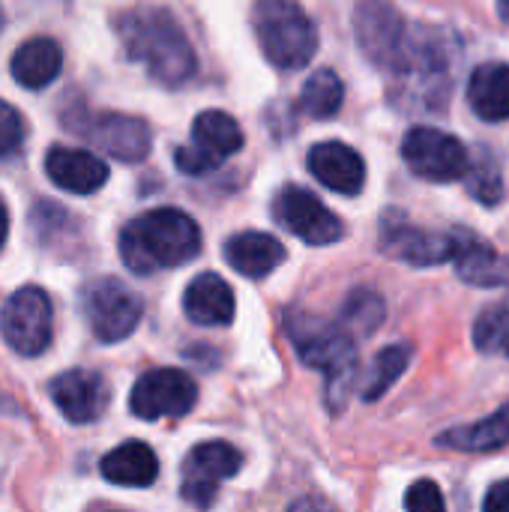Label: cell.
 I'll list each match as a JSON object with an SVG mask.
<instances>
[{"instance_id": "cell-1", "label": "cell", "mask_w": 509, "mask_h": 512, "mask_svg": "<svg viewBox=\"0 0 509 512\" xmlns=\"http://www.w3.org/2000/svg\"><path fill=\"white\" fill-rule=\"evenodd\" d=\"M114 27L126 57L141 63L153 81L165 87H180L195 75V48L171 9L135 6L120 12Z\"/></svg>"}, {"instance_id": "cell-2", "label": "cell", "mask_w": 509, "mask_h": 512, "mask_svg": "<svg viewBox=\"0 0 509 512\" xmlns=\"http://www.w3.org/2000/svg\"><path fill=\"white\" fill-rule=\"evenodd\" d=\"M285 333L291 345L297 348V357L321 369L327 378V408L333 414L348 408V396L357 384V348L354 333L345 330L342 321H324L318 315H309L303 309L285 312Z\"/></svg>"}, {"instance_id": "cell-3", "label": "cell", "mask_w": 509, "mask_h": 512, "mask_svg": "<svg viewBox=\"0 0 509 512\" xmlns=\"http://www.w3.org/2000/svg\"><path fill=\"white\" fill-rule=\"evenodd\" d=\"M198 252L201 228L192 216L174 207L147 210L120 231V258L138 276H150L162 267L189 264Z\"/></svg>"}, {"instance_id": "cell-4", "label": "cell", "mask_w": 509, "mask_h": 512, "mask_svg": "<svg viewBox=\"0 0 509 512\" xmlns=\"http://www.w3.org/2000/svg\"><path fill=\"white\" fill-rule=\"evenodd\" d=\"M252 30L276 69H303L318 51V30L297 0H255Z\"/></svg>"}, {"instance_id": "cell-5", "label": "cell", "mask_w": 509, "mask_h": 512, "mask_svg": "<svg viewBox=\"0 0 509 512\" xmlns=\"http://www.w3.org/2000/svg\"><path fill=\"white\" fill-rule=\"evenodd\" d=\"M354 36L360 51L384 72H399L408 54L411 27L387 0H363L354 9Z\"/></svg>"}, {"instance_id": "cell-6", "label": "cell", "mask_w": 509, "mask_h": 512, "mask_svg": "<svg viewBox=\"0 0 509 512\" xmlns=\"http://www.w3.org/2000/svg\"><path fill=\"white\" fill-rule=\"evenodd\" d=\"M0 333L6 345L21 357H39L48 351L54 336V312L51 300L42 288L24 285L18 288L0 312Z\"/></svg>"}, {"instance_id": "cell-7", "label": "cell", "mask_w": 509, "mask_h": 512, "mask_svg": "<svg viewBox=\"0 0 509 512\" xmlns=\"http://www.w3.org/2000/svg\"><path fill=\"white\" fill-rule=\"evenodd\" d=\"M243 144H246L243 129L231 114L201 111L192 123V144L174 150V165L189 177H201L216 171L234 153H240Z\"/></svg>"}, {"instance_id": "cell-8", "label": "cell", "mask_w": 509, "mask_h": 512, "mask_svg": "<svg viewBox=\"0 0 509 512\" xmlns=\"http://www.w3.org/2000/svg\"><path fill=\"white\" fill-rule=\"evenodd\" d=\"M402 159L420 180L429 183L465 180L471 165L468 147L459 138L447 135L444 129H432V126H417L405 135Z\"/></svg>"}, {"instance_id": "cell-9", "label": "cell", "mask_w": 509, "mask_h": 512, "mask_svg": "<svg viewBox=\"0 0 509 512\" xmlns=\"http://www.w3.org/2000/svg\"><path fill=\"white\" fill-rule=\"evenodd\" d=\"M84 315L93 336L105 345H114L135 333L144 315V303L120 279H96L84 288Z\"/></svg>"}, {"instance_id": "cell-10", "label": "cell", "mask_w": 509, "mask_h": 512, "mask_svg": "<svg viewBox=\"0 0 509 512\" xmlns=\"http://www.w3.org/2000/svg\"><path fill=\"white\" fill-rule=\"evenodd\" d=\"M273 216L285 231L309 246H327L345 237L342 219L303 186H282L273 198Z\"/></svg>"}, {"instance_id": "cell-11", "label": "cell", "mask_w": 509, "mask_h": 512, "mask_svg": "<svg viewBox=\"0 0 509 512\" xmlns=\"http://www.w3.org/2000/svg\"><path fill=\"white\" fill-rule=\"evenodd\" d=\"M198 402L195 381L180 369H150L144 372L129 396V411L144 420H162V417H186Z\"/></svg>"}, {"instance_id": "cell-12", "label": "cell", "mask_w": 509, "mask_h": 512, "mask_svg": "<svg viewBox=\"0 0 509 512\" xmlns=\"http://www.w3.org/2000/svg\"><path fill=\"white\" fill-rule=\"evenodd\" d=\"M381 252L411 264V267H435V264H447L456 255L459 237L456 231L450 234H438V231H423L417 225H411L408 219H402L399 213H387L381 219Z\"/></svg>"}, {"instance_id": "cell-13", "label": "cell", "mask_w": 509, "mask_h": 512, "mask_svg": "<svg viewBox=\"0 0 509 512\" xmlns=\"http://www.w3.org/2000/svg\"><path fill=\"white\" fill-rule=\"evenodd\" d=\"M243 468V456L237 447L225 444V441H204L198 444L186 462H183V483H180V495L186 504L192 507H210L216 501L219 483L237 477Z\"/></svg>"}, {"instance_id": "cell-14", "label": "cell", "mask_w": 509, "mask_h": 512, "mask_svg": "<svg viewBox=\"0 0 509 512\" xmlns=\"http://www.w3.org/2000/svg\"><path fill=\"white\" fill-rule=\"evenodd\" d=\"M78 132H84L96 150L108 153L117 162H141V159H147V153L153 147L150 126L132 114L105 111V114L90 117V123Z\"/></svg>"}, {"instance_id": "cell-15", "label": "cell", "mask_w": 509, "mask_h": 512, "mask_svg": "<svg viewBox=\"0 0 509 512\" xmlns=\"http://www.w3.org/2000/svg\"><path fill=\"white\" fill-rule=\"evenodd\" d=\"M48 393H51V402L57 405V411L75 426L96 423L111 402V390H108L105 378L96 372H87V369H72V372L57 375L51 381Z\"/></svg>"}, {"instance_id": "cell-16", "label": "cell", "mask_w": 509, "mask_h": 512, "mask_svg": "<svg viewBox=\"0 0 509 512\" xmlns=\"http://www.w3.org/2000/svg\"><path fill=\"white\" fill-rule=\"evenodd\" d=\"M306 165L312 177H318L327 189L339 195H360L366 186V162L363 156L342 141H321L309 150Z\"/></svg>"}, {"instance_id": "cell-17", "label": "cell", "mask_w": 509, "mask_h": 512, "mask_svg": "<svg viewBox=\"0 0 509 512\" xmlns=\"http://www.w3.org/2000/svg\"><path fill=\"white\" fill-rule=\"evenodd\" d=\"M45 174L48 180L72 195H93L108 183V165L78 147H51L45 156Z\"/></svg>"}, {"instance_id": "cell-18", "label": "cell", "mask_w": 509, "mask_h": 512, "mask_svg": "<svg viewBox=\"0 0 509 512\" xmlns=\"http://www.w3.org/2000/svg\"><path fill=\"white\" fill-rule=\"evenodd\" d=\"M459 246L453 255L456 273L474 288H509V255H501L492 243L471 231H456Z\"/></svg>"}, {"instance_id": "cell-19", "label": "cell", "mask_w": 509, "mask_h": 512, "mask_svg": "<svg viewBox=\"0 0 509 512\" xmlns=\"http://www.w3.org/2000/svg\"><path fill=\"white\" fill-rule=\"evenodd\" d=\"M183 312L192 324L228 327L237 315L234 291L219 273H201L183 291Z\"/></svg>"}, {"instance_id": "cell-20", "label": "cell", "mask_w": 509, "mask_h": 512, "mask_svg": "<svg viewBox=\"0 0 509 512\" xmlns=\"http://www.w3.org/2000/svg\"><path fill=\"white\" fill-rule=\"evenodd\" d=\"M285 258H288L285 246L273 234H264V231H243L225 243V261L240 276H249V279L270 276L276 267L285 264Z\"/></svg>"}, {"instance_id": "cell-21", "label": "cell", "mask_w": 509, "mask_h": 512, "mask_svg": "<svg viewBox=\"0 0 509 512\" xmlns=\"http://www.w3.org/2000/svg\"><path fill=\"white\" fill-rule=\"evenodd\" d=\"M99 471L108 483L126 489H147L159 477V459L144 441H126L114 447L102 462Z\"/></svg>"}, {"instance_id": "cell-22", "label": "cell", "mask_w": 509, "mask_h": 512, "mask_svg": "<svg viewBox=\"0 0 509 512\" xmlns=\"http://www.w3.org/2000/svg\"><path fill=\"white\" fill-rule=\"evenodd\" d=\"M60 66H63V51L48 36H33V39L21 42L9 60L12 78L27 90L48 87L60 75Z\"/></svg>"}, {"instance_id": "cell-23", "label": "cell", "mask_w": 509, "mask_h": 512, "mask_svg": "<svg viewBox=\"0 0 509 512\" xmlns=\"http://www.w3.org/2000/svg\"><path fill=\"white\" fill-rule=\"evenodd\" d=\"M468 105L486 123L509 120V66L507 63H483L471 72L468 81Z\"/></svg>"}, {"instance_id": "cell-24", "label": "cell", "mask_w": 509, "mask_h": 512, "mask_svg": "<svg viewBox=\"0 0 509 512\" xmlns=\"http://www.w3.org/2000/svg\"><path fill=\"white\" fill-rule=\"evenodd\" d=\"M438 447L456 450V453H492L509 444V405L498 408L492 417L471 423V426H456L447 429L435 438Z\"/></svg>"}, {"instance_id": "cell-25", "label": "cell", "mask_w": 509, "mask_h": 512, "mask_svg": "<svg viewBox=\"0 0 509 512\" xmlns=\"http://www.w3.org/2000/svg\"><path fill=\"white\" fill-rule=\"evenodd\" d=\"M345 102V84L333 69H315L300 90V111L312 120H330Z\"/></svg>"}, {"instance_id": "cell-26", "label": "cell", "mask_w": 509, "mask_h": 512, "mask_svg": "<svg viewBox=\"0 0 509 512\" xmlns=\"http://www.w3.org/2000/svg\"><path fill=\"white\" fill-rule=\"evenodd\" d=\"M411 357H414V348H411V345H405V342L387 345V348L375 357V363L369 366L366 378L360 381V396H363L366 402H378V399L405 375Z\"/></svg>"}, {"instance_id": "cell-27", "label": "cell", "mask_w": 509, "mask_h": 512, "mask_svg": "<svg viewBox=\"0 0 509 512\" xmlns=\"http://www.w3.org/2000/svg\"><path fill=\"white\" fill-rule=\"evenodd\" d=\"M465 186L486 207H495L504 198L501 165H498V159H495V153L489 147H477L474 150L471 165H468V174H465Z\"/></svg>"}, {"instance_id": "cell-28", "label": "cell", "mask_w": 509, "mask_h": 512, "mask_svg": "<svg viewBox=\"0 0 509 512\" xmlns=\"http://www.w3.org/2000/svg\"><path fill=\"white\" fill-rule=\"evenodd\" d=\"M384 315H387V306H384V300H381L378 291H354V294L345 300L342 318H339V321H342L345 330H351L354 336H372V333L381 327Z\"/></svg>"}, {"instance_id": "cell-29", "label": "cell", "mask_w": 509, "mask_h": 512, "mask_svg": "<svg viewBox=\"0 0 509 512\" xmlns=\"http://www.w3.org/2000/svg\"><path fill=\"white\" fill-rule=\"evenodd\" d=\"M474 345L483 354H498L509 348V300L483 309L474 321Z\"/></svg>"}, {"instance_id": "cell-30", "label": "cell", "mask_w": 509, "mask_h": 512, "mask_svg": "<svg viewBox=\"0 0 509 512\" xmlns=\"http://www.w3.org/2000/svg\"><path fill=\"white\" fill-rule=\"evenodd\" d=\"M24 141V117L0 99V156H9Z\"/></svg>"}, {"instance_id": "cell-31", "label": "cell", "mask_w": 509, "mask_h": 512, "mask_svg": "<svg viewBox=\"0 0 509 512\" xmlns=\"http://www.w3.org/2000/svg\"><path fill=\"white\" fill-rule=\"evenodd\" d=\"M405 507L414 512H441L447 507V501H444L438 483H432V480H417V483L408 489V495H405Z\"/></svg>"}, {"instance_id": "cell-32", "label": "cell", "mask_w": 509, "mask_h": 512, "mask_svg": "<svg viewBox=\"0 0 509 512\" xmlns=\"http://www.w3.org/2000/svg\"><path fill=\"white\" fill-rule=\"evenodd\" d=\"M483 510L509 512V480L495 483V486L489 489V495L483 498Z\"/></svg>"}, {"instance_id": "cell-33", "label": "cell", "mask_w": 509, "mask_h": 512, "mask_svg": "<svg viewBox=\"0 0 509 512\" xmlns=\"http://www.w3.org/2000/svg\"><path fill=\"white\" fill-rule=\"evenodd\" d=\"M6 234H9V210H6V201L0 195V249L6 243Z\"/></svg>"}, {"instance_id": "cell-34", "label": "cell", "mask_w": 509, "mask_h": 512, "mask_svg": "<svg viewBox=\"0 0 509 512\" xmlns=\"http://www.w3.org/2000/svg\"><path fill=\"white\" fill-rule=\"evenodd\" d=\"M498 15H501V21L509 24V0H498Z\"/></svg>"}, {"instance_id": "cell-35", "label": "cell", "mask_w": 509, "mask_h": 512, "mask_svg": "<svg viewBox=\"0 0 509 512\" xmlns=\"http://www.w3.org/2000/svg\"><path fill=\"white\" fill-rule=\"evenodd\" d=\"M0 27H3V15H0Z\"/></svg>"}]
</instances>
